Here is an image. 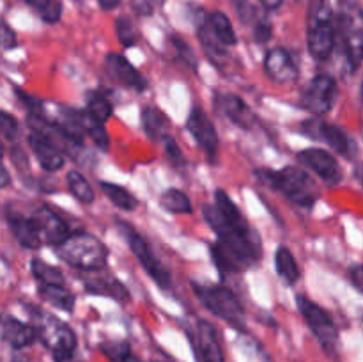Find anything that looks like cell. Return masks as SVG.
Listing matches in <instances>:
<instances>
[{
	"label": "cell",
	"mask_w": 363,
	"mask_h": 362,
	"mask_svg": "<svg viewBox=\"0 0 363 362\" xmlns=\"http://www.w3.org/2000/svg\"><path fill=\"white\" fill-rule=\"evenodd\" d=\"M186 128L191 133V137L195 138V142L201 146L202 151L208 155V158H215L216 153H218V133H216L213 121L209 119V116L201 106L191 109L186 121Z\"/></svg>",
	"instance_id": "7c38bea8"
},
{
	"label": "cell",
	"mask_w": 363,
	"mask_h": 362,
	"mask_svg": "<svg viewBox=\"0 0 363 362\" xmlns=\"http://www.w3.org/2000/svg\"><path fill=\"white\" fill-rule=\"evenodd\" d=\"M360 92H362V98H363V82H362V89H360Z\"/></svg>",
	"instance_id": "681fc988"
},
{
	"label": "cell",
	"mask_w": 363,
	"mask_h": 362,
	"mask_svg": "<svg viewBox=\"0 0 363 362\" xmlns=\"http://www.w3.org/2000/svg\"><path fill=\"white\" fill-rule=\"evenodd\" d=\"M101 190L105 192L106 197H108L117 208L124 209V212H133V209L137 208V197H135L131 192H128L124 187H121V185L101 181Z\"/></svg>",
	"instance_id": "4316f807"
},
{
	"label": "cell",
	"mask_w": 363,
	"mask_h": 362,
	"mask_svg": "<svg viewBox=\"0 0 363 362\" xmlns=\"http://www.w3.org/2000/svg\"><path fill=\"white\" fill-rule=\"evenodd\" d=\"M220 109L223 110L227 117L233 121L236 126L243 128V130H252L255 126V116L250 110V106L243 102L241 98L234 94H222L218 98Z\"/></svg>",
	"instance_id": "44dd1931"
},
{
	"label": "cell",
	"mask_w": 363,
	"mask_h": 362,
	"mask_svg": "<svg viewBox=\"0 0 363 362\" xmlns=\"http://www.w3.org/2000/svg\"><path fill=\"white\" fill-rule=\"evenodd\" d=\"M301 131L311 138L326 142L333 151L346 156V158H351L357 151V142L342 128L335 126V124L323 123L319 119H308L303 121V124H301Z\"/></svg>",
	"instance_id": "9c48e42d"
},
{
	"label": "cell",
	"mask_w": 363,
	"mask_h": 362,
	"mask_svg": "<svg viewBox=\"0 0 363 362\" xmlns=\"http://www.w3.org/2000/svg\"><path fill=\"white\" fill-rule=\"evenodd\" d=\"M337 94H339V85H337L335 78L330 75H318L305 91L303 106L312 114L323 116L332 110Z\"/></svg>",
	"instance_id": "30bf717a"
},
{
	"label": "cell",
	"mask_w": 363,
	"mask_h": 362,
	"mask_svg": "<svg viewBox=\"0 0 363 362\" xmlns=\"http://www.w3.org/2000/svg\"><path fill=\"white\" fill-rule=\"evenodd\" d=\"M296 305L303 319L307 322L308 329L314 332V336L321 343L323 350L328 355H332V357H335L337 348H339V334H337L335 323L330 318L328 312L321 305L315 304V302L308 300L303 295H298Z\"/></svg>",
	"instance_id": "52a82bcc"
},
{
	"label": "cell",
	"mask_w": 363,
	"mask_h": 362,
	"mask_svg": "<svg viewBox=\"0 0 363 362\" xmlns=\"http://www.w3.org/2000/svg\"><path fill=\"white\" fill-rule=\"evenodd\" d=\"M101 350L113 362H126V358L131 355L128 343H105Z\"/></svg>",
	"instance_id": "d590c367"
},
{
	"label": "cell",
	"mask_w": 363,
	"mask_h": 362,
	"mask_svg": "<svg viewBox=\"0 0 363 362\" xmlns=\"http://www.w3.org/2000/svg\"><path fill=\"white\" fill-rule=\"evenodd\" d=\"M32 319L38 337L53 351L55 362H77V337L74 332L53 314L32 309Z\"/></svg>",
	"instance_id": "7a4b0ae2"
},
{
	"label": "cell",
	"mask_w": 363,
	"mask_h": 362,
	"mask_svg": "<svg viewBox=\"0 0 363 362\" xmlns=\"http://www.w3.org/2000/svg\"><path fill=\"white\" fill-rule=\"evenodd\" d=\"M300 162L305 167L312 170V172L318 174L326 185L330 187H335L342 181V170H340L339 162H337L335 156L332 153H328L326 149L319 148H308L298 155Z\"/></svg>",
	"instance_id": "8fae6325"
},
{
	"label": "cell",
	"mask_w": 363,
	"mask_h": 362,
	"mask_svg": "<svg viewBox=\"0 0 363 362\" xmlns=\"http://www.w3.org/2000/svg\"><path fill=\"white\" fill-rule=\"evenodd\" d=\"M259 2H261L262 6H264L268 11H275V9H279L280 6H282L284 0H259Z\"/></svg>",
	"instance_id": "ee69618b"
},
{
	"label": "cell",
	"mask_w": 363,
	"mask_h": 362,
	"mask_svg": "<svg viewBox=\"0 0 363 362\" xmlns=\"http://www.w3.org/2000/svg\"><path fill=\"white\" fill-rule=\"evenodd\" d=\"M308 52L318 60H326L337 45V25L328 0H311L307 20Z\"/></svg>",
	"instance_id": "6da1fadb"
},
{
	"label": "cell",
	"mask_w": 363,
	"mask_h": 362,
	"mask_svg": "<svg viewBox=\"0 0 363 362\" xmlns=\"http://www.w3.org/2000/svg\"><path fill=\"white\" fill-rule=\"evenodd\" d=\"M160 204L169 213H191V202L179 188H169L160 197Z\"/></svg>",
	"instance_id": "f546056e"
},
{
	"label": "cell",
	"mask_w": 363,
	"mask_h": 362,
	"mask_svg": "<svg viewBox=\"0 0 363 362\" xmlns=\"http://www.w3.org/2000/svg\"><path fill=\"white\" fill-rule=\"evenodd\" d=\"M0 128H2V137L6 138L7 142H14L18 137V123L9 112L4 110L0 114Z\"/></svg>",
	"instance_id": "8d00e7d4"
},
{
	"label": "cell",
	"mask_w": 363,
	"mask_h": 362,
	"mask_svg": "<svg viewBox=\"0 0 363 362\" xmlns=\"http://www.w3.org/2000/svg\"><path fill=\"white\" fill-rule=\"evenodd\" d=\"M32 220L38 226L43 241L52 245V247H59L60 243H64L69 238V229H67L66 222L46 206L35 209L32 213Z\"/></svg>",
	"instance_id": "9a60e30c"
},
{
	"label": "cell",
	"mask_w": 363,
	"mask_h": 362,
	"mask_svg": "<svg viewBox=\"0 0 363 362\" xmlns=\"http://www.w3.org/2000/svg\"><path fill=\"white\" fill-rule=\"evenodd\" d=\"M266 183L282 192L287 199L303 208H312L319 199L318 185L300 167H284L282 170H266Z\"/></svg>",
	"instance_id": "277c9868"
},
{
	"label": "cell",
	"mask_w": 363,
	"mask_h": 362,
	"mask_svg": "<svg viewBox=\"0 0 363 362\" xmlns=\"http://www.w3.org/2000/svg\"><path fill=\"white\" fill-rule=\"evenodd\" d=\"M275 266L279 277L287 284V286H293V284L300 279V268H298L296 259H294L293 252L287 247H284V245L277 248Z\"/></svg>",
	"instance_id": "d4e9b609"
},
{
	"label": "cell",
	"mask_w": 363,
	"mask_h": 362,
	"mask_svg": "<svg viewBox=\"0 0 363 362\" xmlns=\"http://www.w3.org/2000/svg\"><path fill=\"white\" fill-rule=\"evenodd\" d=\"M121 4V0H99V7H101L103 11H112L116 9L117 6Z\"/></svg>",
	"instance_id": "7bdbcfd3"
},
{
	"label": "cell",
	"mask_w": 363,
	"mask_h": 362,
	"mask_svg": "<svg viewBox=\"0 0 363 362\" xmlns=\"http://www.w3.org/2000/svg\"><path fill=\"white\" fill-rule=\"evenodd\" d=\"M28 6L41 16L46 23H57L62 14V4L59 0H27Z\"/></svg>",
	"instance_id": "836d02e7"
},
{
	"label": "cell",
	"mask_w": 363,
	"mask_h": 362,
	"mask_svg": "<svg viewBox=\"0 0 363 362\" xmlns=\"http://www.w3.org/2000/svg\"><path fill=\"white\" fill-rule=\"evenodd\" d=\"M142 126H144L145 133H147V137L151 141L165 142L170 137L169 119L165 117V114L152 109V106H147V109L142 110Z\"/></svg>",
	"instance_id": "cb8c5ba5"
},
{
	"label": "cell",
	"mask_w": 363,
	"mask_h": 362,
	"mask_svg": "<svg viewBox=\"0 0 363 362\" xmlns=\"http://www.w3.org/2000/svg\"><path fill=\"white\" fill-rule=\"evenodd\" d=\"M28 148L32 149L34 156L38 158L39 165L48 170V172H55V170L62 169L64 162H66L64 153L53 142H50L43 135L34 133V131H30V135H28Z\"/></svg>",
	"instance_id": "d6986e66"
},
{
	"label": "cell",
	"mask_w": 363,
	"mask_h": 362,
	"mask_svg": "<svg viewBox=\"0 0 363 362\" xmlns=\"http://www.w3.org/2000/svg\"><path fill=\"white\" fill-rule=\"evenodd\" d=\"M337 39L353 71L360 67L363 60V13L357 4H344L335 21Z\"/></svg>",
	"instance_id": "5b68a950"
},
{
	"label": "cell",
	"mask_w": 363,
	"mask_h": 362,
	"mask_svg": "<svg viewBox=\"0 0 363 362\" xmlns=\"http://www.w3.org/2000/svg\"><path fill=\"white\" fill-rule=\"evenodd\" d=\"M350 277L353 286L357 287L360 293H363V266L362 265H353L350 270Z\"/></svg>",
	"instance_id": "b9f144b4"
},
{
	"label": "cell",
	"mask_w": 363,
	"mask_h": 362,
	"mask_svg": "<svg viewBox=\"0 0 363 362\" xmlns=\"http://www.w3.org/2000/svg\"><path fill=\"white\" fill-rule=\"evenodd\" d=\"M66 181L67 188H69V192L73 194V197L77 201H80L82 204H91V202H94V190H92L91 183L85 180L84 174H80L78 170H69L66 176Z\"/></svg>",
	"instance_id": "83f0119b"
},
{
	"label": "cell",
	"mask_w": 363,
	"mask_h": 362,
	"mask_svg": "<svg viewBox=\"0 0 363 362\" xmlns=\"http://www.w3.org/2000/svg\"><path fill=\"white\" fill-rule=\"evenodd\" d=\"M57 248V256L69 266L85 272H98L106 265L108 251L98 238L89 233L69 234Z\"/></svg>",
	"instance_id": "3957f363"
},
{
	"label": "cell",
	"mask_w": 363,
	"mask_h": 362,
	"mask_svg": "<svg viewBox=\"0 0 363 362\" xmlns=\"http://www.w3.org/2000/svg\"><path fill=\"white\" fill-rule=\"evenodd\" d=\"M119 229H121V233L126 236L131 252H133L135 258L138 259V263L142 265V268H144L145 272L152 277V280H155L160 287H163V290H169L170 284H172L170 272L165 268V266H162V263L158 261V258L152 254V251H151V247H149L147 241H145L144 238H142L140 234L133 229V227L128 226V224L119 222Z\"/></svg>",
	"instance_id": "ba28073f"
},
{
	"label": "cell",
	"mask_w": 363,
	"mask_h": 362,
	"mask_svg": "<svg viewBox=\"0 0 363 362\" xmlns=\"http://www.w3.org/2000/svg\"><path fill=\"white\" fill-rule=\"evenodd\" d=\"M195 295L202 302L209 312L223 322L230 323L234 327H243L245 323V309L240 304L236 295L225 286H197L194 284Z\"/></svg>",
	"instance_id": "8992f818"
},
{
	"label": "cell",
	"mask_w": 363,
	"mask_h": 362,
	"mask_svg": "<svg viewBox=\"0 0 363 362\" xmlns=\"http://www.w3.org/2000/svg\"><path fill=\"white\" fill-rule=\"evenodd\" d=\"M254 38L257 43H266L269 38H272V23H259L254 31Z\"/></svg>",
	"instance_id": "60d3db41"
},
{
	"label": "cell",
	"mask_w": 363,
	"mask_h": 362,
	"mask_svg": "<svg viewBox=\"0 0 363 362\" xmlns=\"http://www.w3.org/2000/svg\"><path fill=\"white\" fill-rule=\"evenodd\" d=\"M11 362H30V358H28L27 355H25L21 350H16L13 353V358H11Z\"/></svg>",
	"instance_id": "f6af8a7d"
},
{
	"label": "cell",
	"mask_w": 363,
	"mask_h": 362,
	"mask_svg": "<svg viewBox=\"0 0 363 362\" xmlns=\"http://www.w3.org/2000/svg\"><path fill=\"white\" fill-rule=\"evenodd\" d=\"M32 275L39 280V284H66L64 283V275L59 268L48 265V263L41 261V259L34 258L30 261Z\"/></svg>",
	"instance_id": "1f68e13d"
},
{
	"label": "cell",
	"mask_w": 363,
	"mask_h": 362,
	"mask_svg": "<svg viewBox=\"0 0 363 362\" xmlns=\"http://www.w3.org/2000/svg\"><path fill=\"white\" fill-rule=\"evenodd\" d=\"M211 258L220 272H241V270H247L250 266V263L243 256H240L234 248L222 243L220 240L211 247Z\"/></svg>",
	"instance_id": "7402d4cb"
},
{
	"label": "cell",
	"mask_w": 363,
	"mask_h": 362,
	"mask_svg": "<svg viewBox=\"0 0 363 362\" xmlns=\"http://www.w3.org/2000/svg\"><path fill=\"white\" fill-rule=\"evenodd\" d=\"M126 362H142V361L138 357H135V355H130V357L126 358Z\"/></svg>",
	"instance_id": "7dc6e473"
},
{
	"label": "cell",
	"mask_w": 363,
	"mask_h": 362,
	"mask_svg": "<svg viewBox=\"0 0 363 362\" xmlns=\"http://www.w3.org/2000/svg\"><path fill=\"white\" fill-rule=\"evenodd\" d=\"M208 23L209 27H211L213 34H215L223 45L225 46L236 45V32H234L233 23H230V20L225 16V14L220 13V11H215V13L209 14Z\"/></svg>",
	"instance_id": "f1b7e54d"
},
{
	"label": "cell",
	"mask_w": 363,
	"mask_h": 362,
	"mask_svg": "<svg viewBox=\"0 0 363 362\" xmlns=\"http://www.w3.org/2000/svg\"><path fill=\"white\" fill-rule=\"evenodd\" d=\"M163 144H165V153H167V158L170 160V163H172L174 167H183L184 163V156L181 155V149H179V146H177V142L174 141L172 137H169L167 138L165 142H163Z\"/></svg>",
	"instance_id": "74e56055"
},
{
	"label": "cell",
	"mask_w": 363,
	"mask_h": 362,
	"mask_svg": "<svg viewBox=\"0 0 363 362\" xmlns=\"http://www.w3.org/2000/svg\"><path fill=\"white\" fill-rule=\"evenodd\" d=\"M199 38H201V43L202 46H204L209 59L215 60V62H220L218 59H223V57H225V45L213 34L209 23H204L199 28Z\"/></svg>",
	"instance_id": "4dcf8cb0"
},
{
	"label": "cell",
	"mask_w": 363,
	"mask_h": 362,
	"mask_svg": "<svg viewBox=\"0 0 363 362\" xmlns=\"http://www.w3.org/2000/svg\"><path fill=\"white\" fill-rule=\"evenodd\" d=\"M87 112L94 117L96 121L105 124L106 121L112 117L113 109H112V103L105 98L103 94L99 92H91L87 96Z\"/></svg>",
	"instance_id": "d6a6232c"
},
{
	"label": "cell",
	"mask_w": 363,
	"mask_h": 362,
	"mask_svg": "<svg viewBox=\"0 0 363 362\" xmlns=\"http://www.w3.org/2000/svg\"><path fill=\"white\" fill-rule=\"evenodd\" d=\"M2 337L14 350H23L38 339V332L34 325H27L13 316H6L2 322Z\"/></svg>",
	"instance_id": "ffe728a7"
},
{
	"label": "cell",
	"mask_w": 363,
	"mask_h": 362,
	"mask_svg": "<svg viewBox=\"0 0 363 362\" xmlns=\"http://www.w3.org/2000/svg\"><path fill=\"white\" fill-rule=\"evenodd\" d=\"M39 297L53 307L66 312H73L74 302H77L66 284H39Z\"/></svg>",
	"instance_id": "603a6c76"
},
{
	"label": "cell",
	"mask_w": 363,
	"mask_h": 362,
	"mask_svg": "<svg viewBox=\"0 0 363 362\" xmlns=\"http://www.w3.org/2000/svg\"><path fill=\"white\" fill-rule=\"evenodd\" d=\"M6 219L7 224H9L11 233L14 234V238H16V241L21 247L28 248V251H35V248L41 247L43 238L39 234V229L34 220H32V216L28 219V216L21 215V213L7 209Z\"/></svg>",
	"instance_id": "ac0fdd59"
},
{
	"label": "cell",
	"mask_w": 363,
	"mask_h": 362,
	"mask_svg": "<svg viewBox=\"0 0 363 362\" xmlns=\"http://www.w3.org/2000/svg\"><path fill=\"white\" fill-rule=\"evenodd\" d=\"M264 70L266 75H268L275 84L280 85L293 84V82H296L298 75H300L293 57H291L289 52L284 48L269 50L268 55H266L264 59Z\"/></svg>",
	"instance_id": "2e32d148"
},
{
	"label": "cell",
	"mask_w": 363,
	"mask_h": 362,
	"mask_svg": "<svg viewBox=\"0 0 363 362\" xmlns=\"http://www.w3.org/2000/svg\"><path fill=\"white\" fill-rule=\"evenodd\" d=\"M362 329H363V318H362Z\"/></svg>",
	"instance_id": "f907efd6"
},
{
	"label": "cell",
	"mask_w": 363,
	"mask_h": 362,
	"mask_svg": "<svg viewBox=\"0 0 363 362\" xmlns=\"http://www.w3.org/2000/svg\"><path fill=\"white\" fill-rule=\"evenodd\" d=\"M85 290L92 295L112 297L119 302L130 300V293L124 287V284L119 283L117 279H92L85 283Z\"/></svg>",
	"instance_id": "484cf974"
},
{
	"label": "cell",
	"mask_w": 363,
	"mask_h": 362,
	"mask_svg": "<svg viewBox=\"0 0 363 362\" xmlns=\"http://www.w3.org/2000/svg\"><path fill=\"white\" fill-rule=\"evenodd\" d=\"M191 339H194L197 357L201 358L202 362H225L218 336H216V330L211 323L204 322V319L195 323Z\"/></svg>",
	"instance_id": "5bb4252c"
},
{
	"label": "cell",
	"mask_w": 363,
	"mask_h": 362,
	"mask_svg": "<svg viewBox=\"0 0 363 362\" xmlns=\"http://www.w3.org/2000/svg\"><path fill=\"white\" fill-rule=\"evenodd\" d=\"M151 2L152 4H158V6H160V4H163V0H151Z\"/></svg>",
	"instance_id": "c3c4849f"
},
{
	"label": "cell",
	"mask_w": 363,
	"mask_h": 362,
	"mask_svg": "<svg viewBox=\"0 0 363 362\" xmlns=\"http://www.w3.org/2000/svg\"><path fill=\"white\" fill-rule=\"evenodd\" d=\"M116 34L119 38V43L124 48H130V46L137 45V31H135V25L131 23L130 18L119 16L116 20Z\"/></svg>",
	"instance_id": "e575fe53"
},
{
	"label": "cell",
	"mask_w": 363,
	"mask_h": 362,
	"mask_svg": "<svg viewBox=\"0 0 363 362\" xmlns=\"http://www.w3.org/2000/svg\"><path fill=\"white\" fill-rule=\"evenodd\" d=\"M64 116L67 121H71L73 124H77L84 135H87L92 141V144L99 149V151H108L110 148V138L108 131L105 130V124L96 121L87 110H77V109H67L64 110Z\"/></svg>",
	"instance_id": "e0dca14e"
},
{
	"label": "cell",
	"mask_w": 363,
	"mask_h": 362,
	"mask_svg": "<svg viewBox=\"0 0 363 362\" xmlns=\"http://www.w3.org/2000/svg\"><path fill=\"white\" fill-rule=\"evenodd\" d=\"M0 39H2V48L6 50V52L7 50L16 48V34H14V31L6 23V21L2 23V34H0Z\"/></svg>",
	"instance_id": "ab89813d"
},
{
	"label": "cell",
	"mask_w": 363,
	"mask_h": 362,
	"mask_svg": "<svg viewBox=\"0 0 363 362\" xmlns=\"http://www.w3.org/2000/svg\"><path fill=\"white\" fill-rule=\"evenodd\" d=\"M105 67L108 77L112 80H116L119 85H123V87L137 92H142L147 89L145 77L142 73H138L137 67H133V64L126 57L119 55V53H108L105 60Z\"/></svg>",
	"instance_id": "4fadbf2b"
},
{
	"label": "cell",
	"mask_w": 363,
	"mask_h": 362,
	"mask_svg": "<svg viewBox=\"0 0 363 362\" xmlns=\"http://www.w3.org/2000/svg\"><path fill=\"white\" fill-rule=\"evenodd\" d=\"M174 45H176L177 52H179L181 59L184 60V64H188V66H190L191 70H195V67H197V57H195L194 50H191L190 46L186 45V43L177 41V39H174Z\"/></svg>",
	"instance_id": "f35d334b"
},
{
	"label": "cell",
	"mask_w": 363,
	"mask_h": 362,
	"mask_svg": "<svg viewBox=\"0 0 363 362\" xmlns=\"http://www.w3.org/2000/svg\"><path fill=\"white\" fill-rule=\"evenodd\" d=\"M9 183H11L9 170H7V167H2V188L9 187Z\"/></svg>",
	"instance_id": "bcb514c9"
}]
</instances>
